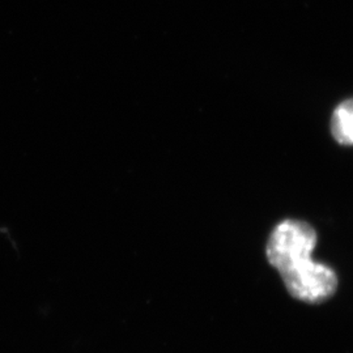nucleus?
<instances>
[{"mask_svg": "<svg viewBox=\"0 0 353 353\" xmlns=\"http://www.w3.org/2000/svg\"><path fill=\"white\" fill-rule=\"evenodd\" d=\"M316 245L314 228L300 220H284L271 232L265 255L279 274L312 258Z\"/></svg>", "mask_w": 353, "mask_h": 353, "instance_id": "obj_1", "label": "nucleus"}, {"mask_svg": "<svg viewBox=\"0 0 353 353\" xmlns=\"http://www.w3.org/2000/svg\"><path fill=\"white\" fill-rule=\"evenodd\" d=\"M284 285L297 300L303 303H318L326 301L338 288L336 274L312 258L280 274Z\"/></svg>", "mask_w": 353, "mask_h": 353, "instance_id": "obj_2", "label": "nucleus"}, {"mask_svg": "<svg viewBox=\"0 0 353 353\" xmlns=\"http://www.w3.org/2000/svg\"><path fill=\"white\" fill-rule=\"evenodd\" d=\"M331 132L341 145H353V99L341 102L331 118Z\"/></svg>", "mask_w": 353, "mask_h": 353, "instance_id": "obj_3", "label": "nucleus"}]
</instances>
